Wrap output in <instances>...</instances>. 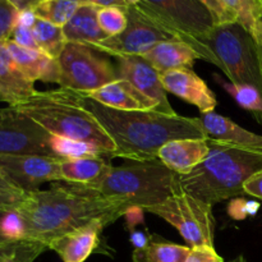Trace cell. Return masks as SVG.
Wrapping results in <instances>:
<instances>
[{
  "mask_svg": "<svg viewBox=\"0 0 262 262\" xmlns=\"http://www.w3.org/2000/svg\"><path fill=\"white\" fill-rule=\"evenodd\" d=\"M223 89L227 90L228 94L237 101L243 109L253 112L255 114L262 115V94L257 89L248 84L241 83H222Z\"/></svg>",
  "mask_w": 262,
  "mask_h": 262,
  "instance_id": "cell-29",
  "label": "cell"
},
{
  "mask_svg": "<svg viewBox=\"0 0 262 262\" xmlns=\"http://www.w3.org/2000/svg\"><path fill=\"white\" fill-rule=\"evenodd\" d=\"M61 159L45 155L0 156V168L4 176L25 192L37 191L46 182H63Z\"/></svg>",
  "mask_w": 262,
  "mask_h": 262,
  "instance_id": "cell-12",
  "label": "cell"
},
{
  "mask_svg": "<svg viewBox=\"0 0 262 262\" xmlns=\"http://www.w3.org/2000/svg\"><path fill=\"white\" fill-rule=\"evenodd\" d=\"M210 152L206 140H176L159 150L158 160L178 176H186L204 163Z\"/></svg>",
  "mask_w": 262,
  "mask_h": 262,
  "instance_id": "cell-18",
  "label": "cell"
},
{
  "mask_svg": "<svg viewBox=\"0 0 262 262\" xmlns=\"http://www.w3.org/2000/svg\"><path fill=\"white\" fill-rule=\"evenodd\" d=\"M50 133L17 107L0 109V156L45 155L49 150Z\"/></svg>",
  "mask_w": 262,
  "mask_h": 262,
  "instance_id": "cell-10",
  "label": "cell"
},
{
  "mask_svg": "<svg viewBox=\"0 0 262 262\" xmlns=\"http://www.w3.org/2000/svg\"><path fill=\"white\" fill-rule=\"evenodd\" d=\"M129 207L124 200L109 199L87 186L58 182L45 191L28 192L17 211L25 222L26 239L49 247L56 238L92 220L113 224Z\"/></svg>",
  "mask_w": 262,
  "mask_h": 262,
  "instance_id": "cell-1",
  "label": "cell"
},
{
  "mask_svg": "<svg viewBox=\"0 0 262 262\" xmlns=\"http://www.w3.org/2000/svg\"><path fill=\"white\" fill-rule=\"evenodd\" d=\"M176 228L189 248L214 247L215 217L212 206L179 191L163 204L146 210Z\"/></svg>",
  "mask_w": 262,
  "mask_h": 262,
  "instance_id": "cell-8",
  "label": "cell"
},
{
  "mask_svg": "<svg viewBox=\"0 0 262 262\" xmlns=\"http://www.w3.org/2000/svg\"><path fill=\"white\" fill-rule=\"evenodd\" d=\"M3 214H4V211H0V220H2V216H3ZM7 243H10V242H7V241H5L4 238H3L2 233H0V246H3V245H7Z\"/></svg>",
  "mask_w": 262,
  "mask_h": 262,
  "instance_id": "cell-42",
  "label": "cell"
},
{
  "mask_svg": "<svg viewBox=\"0 0 262 262\" xmlns=\"http://www.w3.org/2000/svg\"><path fill=\"white\" fill-rule=\"evenodd\" d=\"M97 22H99L100 28L106 33L107 37L119 35L128 26L127 9L114 7L99 8Z\"/></svg>",
  "mask_w": 262,
  "mask_h": 262,
  "instance_id": "cell-30",
  "label": "cell"
},
{
  "mask_svg": "<svg viewBox=\"0 0 262 262\" xmlns=\"http://www.w3.org/2000/svg\"><path fill=\"white\" fill-rule=\"evenodd\" d=\"M0 173H3V170H2V168H0Z\"/></svg>",
  "mask_w": 262,
  "mask_h": 262,
  "instance_id": "cell-45",
  "label": "cell"
},
{
  "mask_svg": "<svg viewBox=\"0 0 262 262\" xmlns=\"http://www.w3.org/2000/svg\"><path fill=\"white\" fill-rule=\"evenodd\" d=\"M36 15L32 10H22V12H18V17H17V23L15 25H20L25 26V27H30L32 28V26L35 25L36 22Z\"/></svg>",
  "mask_w": 262,
  "mask_h": 262,
  "instance_id": "cell-40",
  "label": "cell"
},
{
  "mask_svg": "<svg viewBox=\"0 0 262 262\" xmlns=\"http://www.w3.org/2000/svg\"><path fill=\"white\" fill-rule=\"evenodd\" d=\"M58 63L59 86L81 94H91L119 79L117 67L104 54L81 43H67Z\"/></svg>",
  "mask_w": 262,
  "mask_h": 262,
  "instance_id": "cell-9",
  "label": "cell"
},
{
  "mask_svg": "<svg viewBox=\"0 0 262 262\" xmlns=\"http://www.w3.org/2000/svg\"><path fill=\"white\" fill-rule=\"evenodd\" d=\"M143 212H145V210L141 209V207H129L125 211L124 217L127 220V225L130 228V230L135 229L137 224L143 223Z\"/></svg>",
  "mask_w": 262,
  "mask_h": 262,
  "instance_id": "cell-39",
  "label": "cell"
},
{
  "mask_svg": "<svg viewBox=\"0 0 262 262\" xmlns=\"http://www.w3.org/2000/svg\"><path fill=\"white\" fill-rule=\"evenodd\" d=\"M152 235L148 234L146 230H130L129 234V242L132 243L135 250H142L145 248L148 243L151 242Z\"/></svg>",
  "mask_w": 262,
  "mask_h": 262,
  "instance_id": "cell-38",
  "label": "cell"
},
{
  "mask_svg": "<svg viewBox=\"0 0 262 262\" xmlns=\"http://www.w3.org/2000/svg\"><path fill=\"white\" fill-rule=\"evenodd\" d=\"M257 26H258V27H261V28H262V20H261V22H260V23H258V25H257Z\"/></svg>",
  "mask_w": 262,
  "mask_h": 262,
  "instance_id": "cell-44",
  "label": "cell"
},
{
  "mask_svg": "<svg viewBox=\"0 0 262 262\" xmlns=\"http://www.w3.org/2000/svg\"><path fill=\"white\" fill-rule=\"evenodd\" d=\"M86 96L110 109L123 110V112H145V110L158 112V105L155 101L138 91L135 86L124 79H117L91 94H87Z\"/></svg>",
  "mask_w": 262,
  "mask_h": 262,
  "instance_id": "cell-19",
  "label": "cell"
},
{
  "mask_svg": "<svg viewBox=\"0 0 262 262\" xmlns=\"http://www.w3.org/2000/svg\"><path fill=\"white\" fill-rule=\"evenodd\" d=\"M18 17L12 0H0V41L9 40Z\"/></svg>",
  "mask_w": 262,
  "mask_h": 262,
  "instance_id": "cell-33",
  "label": "cell"
},
{
  "mask_svg": "<svg viewBox=\"0 0 262 262\" xmlns=\"http://www.w3.org/2000/svg\"><path fill=\"white\" fill-rule=\"evenodd\" d=\"M37 92L35 83L22 73L10 55L5 41H0V100L18 106Z\"/></svg>",
  "mask_w": 262,
  "mask_h": 262,
  "instance_id": "cell-20",
  "label": "cell"
},
{
  "mask_svg": "<svg viewBox=\"0 0 262 262\" xmlns=\"http://www.w3.org/2000/svg\"><path fill=\"white\" fill-rule=\"evenodd\" d=\"M117 72L119 79L129 82L158 105V112L177 114L169 104L168 92L164 89L161 76L142 56H120L117 58Z\"/></svg>",
  "mask_w": 262,
  "mask_h": 262,
  "instance_id": "cell-13",
  "label": "cell"
},
{
  "mask_svg": "<svg viewBox=\"0 0 262 262\" xmlns=\"http://www.w3.org/2000/svg\"><path fill=\"white\" fill-rule=\"evenodd\" d=\"M10 55L14 59L18 68L35 83L36 81L45 83H59L60 68L56 59L35 49H26L17 45L12 40L5 41Z\"/></svg>",
  "mask_w": 262,
  "mask_h": 262,
  "instance_id": "cell-21",
  "label": "cell"
},
{
  "mask_svg": "<svg viewBox=\"0 0 262 262\" xmlns=\"http://www.w3.org/2000/svg\"><path fill=\"white\" fill-rule=\"evenodd\" d=\"M252 37L253 40L256 41V45H257L258 49V54H260V59H261V63H262V28L261 27H256V30L253 31L252 33Z\"/></svg>",
  "mask_w": 262,
  "mask_h": 262,
  "instance_id": "cell-41",
  "label": "cell"
},
{
  "mask_svg": "<svg viewBox=\"0 0 262 262\" xmlns=\"http://www.w3.org/2000/svg\"><path fill=\"white\" fill-rule=\"evenodd\" d=\"M81 102L115 143L117 158L135 163L158 161L159 150L170 141L209 138L200 118L164 114L156 110L110 109L84 94H81Z\"/></svg>",
  "mask_w": 262,
  "mask_h": 262,
  "instance_id": "cell-2",
  "label": "cell"
},
{
  "mask_svg": "<svg viewBox=\"0 0 262 262\" xmlns=\"http://www.w3.org/2000/svg\"><path fill=\"white\" fill-rule=\"evenodd\" d=\"M97 10L99 8L92 4L91 0L81 2V7L63 27L67 42L90 46L106 40L107 35L97 22Z\"/></svg>",
  "mask_w": 262,
  "mask_h": 262,
  "instance_id": "cell-23",
  "label": "cell"
},
{
  "mask_svg": "<svg viewBox=\"0 0 262 262\" xmlns=\"http://www.w3.org/2000/svg\"><path fill=\"white\" fill-rule=\"evenodd\" d=\"M107 227L104 220H92L89 224L74 229L49 245L63 262H84L100 245V234Z\"/></svg>",
  "mask_w": 262,
  "mask_h": 262,
  "instance_id": "cell-15",
  "label": "cell"
},
{
  "mask_svg": "<svg viewBox=\"0 0 262 262\" xmlns=\"http://www.w3.org/2000/svg\"><path fill=\"white\" fill-rule=\"evenodd\" d=\"M184 262H224V260L216 252L215 247L202 246V247L191 248V252Z\"/></svg>",
  "mask_w": 262,
  "mask_h": 262,
  "instance_id": "cell-36",
  "label": "cell"
},
{
  "mask_svg": "<svg viewBox=\"0 0 262 262\" xmlns=\"http://www.w3.org/2000/svg\"><path fill=\"white\" fill-rule=\"evenodd\" d=\"M202 125L207 133L209 140L229 143L237 146L247 152L262 158V136L245 129L233 122L232 119L217 113L201 114L200 117Z\"/></svg>",
  "mask_w": 262,
  "mask_h": 262,
  "instance_id": "cell-16",
  "label": "cell"
},
{
  "mask_svg": "<svg viewBox=\"0 0 262 262\" xmlns=\"http://www.w3.org/2000/svg\"><path fill=\"white\" fill-rule=\"evenodd\" d=\"M110 166L109 159L104 156L63 160L60 164L61 178L67 183L90 187L97 183L107 173Z\"/></svg>",
  "mask_w": 262,
  "mask_h": 262,
  "instance_id": "cell-24",
  "label": "cell"
},
{
  "mask_svg": "<svg viewBox=\"0 0 262 262\" xmlns=\"http://www.w3.org/2000/svg\"><path fill=\"white\" fill-rule=\"evenodd\" d=\"M215 26L239 25L251 35L262 20V0H202Z\"/></svg>",
  "mask_w": 262,
  "mask_h": 262,
  "instance_id": "cell-17",
  "label": "cell"
},
{
  "mask_svg": "<svg viewBox=\"0 0 262 262\" xmlns=\"http://www.w3.org/2000/svg\"><path fill=\"white\" fill-rule=\"evenodd\" d=\"M9 40H12L13 42H15L17 45L22 46V48L35 49V50H38L37 43H36V40H35V36H33V32H32V28L30 27L15 25Z\"/></svg>",
  "mask_w": 262,
  "mask_h": 262,
  "instance_id": "cell-35",
  "label": "cell"
},
{
  "mask_svg": "<svg viewBox=\"0 0 262 262\" xmlns=\"http://www.w3.org/2000/svg\"><path fill=\"white\" fill-rule=\"evenodd\" d=\"M142 58L160 74L181 68H193L201 56L189 45L178 40L163 41L143 54Z\"/></svg>",
  "mask_w": 262,
  "mask_h": 262,
  "instance_id": "cell-22",
  "label": "cell"
},
{
  "mask_svg": "<svg viewBox=\"0 0 262 262\" xmlns=\"http://www.w3.org/2000/svg\"><path fill=\"white\" fill-rule=\"evenodd\" d=\"M49 150L53 158L61 159V160H73V159L91 158V156L112 158L109 151L97 142L71 140L54 135H51L49 140Z\"/></svg>",
  "mask_w": 262,
  "mask_h": 262,
  "instance_id": "cell-25",
  "label": "cell"
},
{
  "mask_svg": "<svg viewBox=\"0 0 262 262\" xmlns=\"http://www.w3.org/2000/svg\"><path fill=\"white\" fill-rule=\"evenodd\" d=\"M166 92L181 97L188 104L194 105L201 114L214 113L217 100L206 82L192 69L181 68L160 74Z\"/></svg>",
  "mask_w": 262,
  "mask_h": 262,
  "instance_id": "cell-14",
  "label": "cell"
},
{
  "mask_svg": "<svg viewBox=\"0 0 262 262\" xmlns=\"http://www.w3.org/2000/svg\"><path fill=\"white\" fill-rule=\"evenodd\" d=\"M0 233L7 242L26 239V225L17 210L4 212L0 220Z\"/></svg>",
  "mask_w": 262,
  "mask_h": 262,
  "instance_id": "cell-32",
  "label": "cell"
},
{
  "mask_svg": "<svg viewBox=\"0 0 262 262\" xmlns=\"http://www.w3.org/2000/svg\"><path fill=\"white\" fill-rule=\"evenodd\" d=\"M89 188L109 199L124 200L130 207H141L145 211L182 191L178 174L159 160L110 166L107 173Z\"/></svg>",
  "mask_w": 262,
  "mask_h": 262,
  "instance_id": "cell-5",
  "label": "cell"
},
{
  "mask_svg": "<svg viewBox=\"0 0 262 262\" xmlns=\"http://www.w3.org/2000/svg\"><path fill=\"white\" fill-rule=\"evenodd\" d=\"M27 193L13 184L4 173H0V211L17 210L27 199Z\"/></svg>",
  "mask_w": 262,
  "mask_h": 262,
  "instance_id": "cell-31",
  "label": "cell"
},
{
  "mask_svg": "<svg viewBox=\"0 0 262 262\" xmlns=\"http://www.w3.org/2000/svg\"><path fill=\"white\" fill-rule=\"evenodd\" d=\"M17 107L50 135L71 140L90 141L104 146L117 158V146L94 115L82 105L81 94L60 87L37 91Z\"/></svg>",
  "mask_w": 262,
  "mask_h": 262,
  "instance_id": "cell-4",
  "label": "cell"
},
{
  "mask_svg": "<svg viewBox=\"0 0 262 262\" xmlns=\"http://www.w3.org/2000/svg\"><path fill=\"white\" fill-rule=\"evenodd\" d=\"M191 248L177 245L160 237L152 235L151 242L142 250H133V262H184Z\"/></svg>",
  "mask_w": 262,
  "mask_h": 262,
  "instance_id": "cell-26",
  "label": "cell"
},
{
  "mask_svg": "<svg viewBox=\"0 0 262 262\" xmlns=\"http://www.w3.org/2000/svg\"><path fill=\"white\" fill-rule=\"evenodd\" d=\"M32 32L38 50L58 60L68 43L64 36L63 27L51 25L42 19H36L35 25L32 26Z\"/></svg>",
  "mask_w": 262,
  "mask_h": 262,
  "instance_id": "cell-28",
  "label": "cell"
},
{
  "mask_svg": "<svg viewBox=\"0 0 262 262\" xmlns=\"http://www.w3.org/2000/svg\"><path fill=\"white\" fill-rule=\"evenodd\" d=\"M135 0L127 9L128 26L122 33L107 37L101 42L90 45L101 54L120 58V56H142L150 49L163 41L174 40L169 33L143 17L135 7Z\"/></svg>",
  "mask_w": 262,
  "mask_h": 262,
  "instance_id": "cell-11",
  "label": "cell"
},
{
  "mask_svg": "<svg viewBox=\"0 0 262 262\" xmlns=\"http://www.w3.org/2000/svg\"><path fill=\"white\" fill-rule=\"evenodd\" d=\"M133 4L143 17L174 40L189 45L201 59L214 64L204 40L215 25L202 0H135Z\"/></svg>",
  "mask_w": 262,
  "mask_h": 262,
  "instance_id": "cell-6",
  "label": "cell"
},
{
  "mask_svg": "<svg viewBox=\"0 0 262 262\" xmlns=\"http://www.w3.org/2000/svg\"><path fill=\"white\" fill-rule=\"evenodd\" d=\"M209 146L204 163L179 176L182 191L210 206L246 194L243 184L262 168V158L219 141L209 140Z\"/></svg>",
  "mask_w": 262,
  "mask_h": 262,
  "instance_id": "cell-3",
  "label": "cell"
},
{
  "mask_svg": "<svg viewBox=\"0 0 262 262\" xmlns=\"http://www.w3.org/2000/svg\"><path fill=\"white\" fill-rule=\"evenodd\" d=\"M204 43L214 58V66L232 83L248 84L262 94V63L250 32L239 25L215 26Z\"/></svg>",
  "mask_w": 262,
  "mask_h": 262,
  "instance_id": "cell-7",
  "label": "cell"
},
{
  "mask_svg": "<svg viewBox=\"0 0 262 262\" xmlns=\"http://www.w3.org/2000/svg\"><path fill=\"white\" fill-rule=\"evenodd\" d=\"M243 191L246 194L256 197L262 201V168L253 173L243 184Z\"/></svg>",
  "mask_w": 262,
  "mask_h": 262,
  "instance_id": "cell-37",
  "label": "cell"
},
{
  "mask_svg": "<svg viewBox=\"0 0 262 262\" xmlns=\"http://www.w3.org/2000/svg\"><path fill=\"white\" fill-rule=\"evenodd\" d=\"M228 214L234 220H245L248 216H255L260 210V204L256 201H248V200L237 197L233 199L228 205Z\"/></svg>",
  "mask_w": 262,
  "mask_h": 262,
  "instance_id": "cell-34",
  "label": "cell"
},
{
  "mask_svg": "<svg viewBox=\"0 0 262 262\" xmlns=\"http://www.w3.org/2000/svg\"><path fill=\"white\" fill-rule=\"evenodd\" d=\"M4 246V245H3ZM3 246H0V256H2V250H3Z\"/></svg>",
  "mask_w": 262,
  "mask_h": 262,
  "instance_id": "cell-43",
  "label": "cell"
},
{
  "mask_svg": "<svg viewBox=\"0 0 262 262\" xmlns=\"http://www.w3.org/2000/svg\"><path fill=\"white\" fill-rule=\"evenodd\" d=\"M79 7L81 0H36L32 12L37 19L64 27Z\"/></svg>",
  "mask_w": 262,
  "mask_h": 262,
  "instance_id": "cell-27",
  "label": "cell"
}]
</instances>
